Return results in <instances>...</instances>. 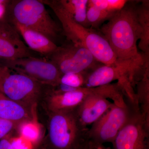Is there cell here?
<instances>
[{"mask_svg": "<svg viewBox=\"0 0 149 149\" xmlns=\"http://www.w3.org/2000/svg\"><path fill=\"white\" fill-rule=\"evenodd\" d=\"M0 149H15L9 135L0 141Z\"/></svg>", "mask_w": 149, "mask_h": 149, "instance_id": "24", "label": "cell"}, {"mask_svg": "<svg viewBox=\"0 0 149 149\" xmlns=\"http://www.w3.org/2000/svg\"><path fill=\"white\" fill-rule=\"evenodd\" d=\"M48 131L36 149H71L87 138L76 111L47 112Z\"/></svg>", "mask_w": 149, "mask_h": 149, "instance_id": "4", "label": "cell"}, {"mask_svg": "<svg viewBox=\"0 0 149 149\" xmlns=\"http://www.w3.org/2000/svg\"><path fill=\"white\" fill-rule=\"evenodd\" d=\"M93 144L94 149H111L109 148L105 147L104 145H96Z\"/></svg>", "mask_w": 149, "mask_h": 149, "instance_id": "27", "label": "cell"}, {"mask_svg": "<svg viewBox=\"0 0 149 149\" xmlns=\"http://www.w3.org/2000/svg\"><path fill=\"white\" fill-rule=\"evenodd\" d=\"M48 87L0 63V91L14 101L36 110Z\"/></svg>", "mask_w": 149, "mask_h": 149, "instance_id": "5", "label": "cell"}, {"mask_svg": "<svg viewBox=\"0 0 149 149\" xmlns=\"http://www.w3.org/2000/svg\"><path fill=\"white\" fill-rule=\"evenodd\" d=\"M74 21L84 27L89 26L87 18L88 0H59Z\"/></svg>", "mask_w": 149, "mask_h": 149, "instance_id": "17", "label": "cell"}, {"mask_svg": "<svg viewBox=\"0 0 149 149\" xmlns=\"http://www.w3.org/2000/svg\"><path fill=\"white\" fill-rule=\"evenodd\" d=\"M8 0H0V19L3 18Z\"/></svg>", "mask_w": 149, "mask_h": 149, "instance_id": "26", "label": "cell"}, {"mask_svg": "<svg viewBox=\"0 0 149 149\" xmlns=\"http://www.w3.org/2000/svg\"><path fill=\"white\" fill-rule=\"evenodd\" d=\"M89 72H82L62 74L59 83L73 88L84 87Z\"/></svg>", "mask_w": 149, "mask_h": 149, "instance_id": "20", "label": "cell"}, {"mask_svg": "<svg viewBox=\"0 0 149 149\" xmlns=\"http://www.w3.org/2000/svg\"><path fill=\"white\" fill-rule=\"evenodd\" d=\"M122 107L114 103L98 120L88 128L86 136L92 143L103 145L112 143L125 124L131 111V104Z\"/></svg>", "mask_w": 149, "mask_h": 149, "instance_id": "6", "label": "cell"}, {"mask_svg": "<svg viewBox=\"0 0 149 149\" xmlns=\"http://www.w3.org/2000/svg\"><path fill=\"white\" fill-rule=\"evenodd\" d=\"M115 13L108 11L100 9L93 6L88 5L87 11V18L89 26L97 27L102 22L109 20Z\"/></svg>", "mask_w": 149, "mask_h": 149, "instance_id": "19", "label": "cell"}, {"mask_svg": "<svg viewBox=\"0 0 149 149\" xmlns=\"http://www.w3.org/2000/svg\"><path fill=\"white\" fill-rule=\"evenodd\" d=\"M136 101L141 113L149 124V67L145 69L138 84Z\"/></svg>", "mask_w": 149, "mask_h": 149, "instance_id": "16", "label": "cell"}, {"mask_svg": "<svg viewBox=\"0 0 149 149\" xmlns=\"http://www.w3.org/2000/svg\"><path fill=\"white\" fill-rule=\"evenodd\" d=\"M92 91V88L82 87L72 92L56 93L49 87L42 100L47 112L72 111L76 109Z\"/></svg>", "mask_w": 149, "mask_h": 149, "instance_id": "12", "label": "cell"}, {"mask_svg": "<svg viewBox=\"0 0 149 149\" xmlns=\"http://www.w3.org/2000/svg\"><path fill=\"white\" fill-rule=\"evenodd\" d=\"M34 56L15 27L3 18L0 19V61Z\"/></svg>", "mask_w": 149, "mask_h": 149, "instance_id": "11", "label": "cell"}, {"mask_svg": "<svg viewBox=\"0 0 149 149\" xmlns=\"http://www.w3.org/2000/svg\"><path fill=\"white\" fill-rule=\"evenodd\" d=\"M137 13L139 23L142 29V34L139 47L146 55L148 56L149 49V2L143 1L137 6Z\"/></svg>", "mask_w": 149, "mask_h": 149, "instance_id": "18", "label": "cell"}, {"mask_svg": "<svg viewBox=\"0 0 149 149\" xmlns=\"http://www.w3.org/2000/svg\"><path fill=\"white\" fill-rule=\"evenodd\" d=\"M127 3L102 26L101 31L118 62L131 61L143 65L146 59L138 52L137 47L142 34L137 6Z\"/></svg>", "mask_w": 149, "mask_h": 149, "instance_id": "1", "label": "cell"}, {"mask_svg": "<svg viewBox=\"0 0 149 149\" xmlns=\"http://www.w3.org/2000/svg\"><path fill=\"white\" fill-rule=\"evenodd\" d=\"M113 103L98 93L97 88H92L89 94L76 109V114L80 123L85 128L92 125L109 109Z\"/></svg>", "mask_w": 149, "mask_h": 149, "instance_id": "13", "label": "cell"}, {"mask_svg": "<svg viewBox=\"0 0 149 149\" xmlns=\"http://www.w3.org/2000/svg\"><path fill=\"white\" fill-rule=\"evenodd\" d=\"M12 24L23 38L30 49L45 56L46 58L49 56L57 48L54 42L40 32L19 24Z\"/></svg>", "mask_w": 149, "mask_h": 149, "instance_id": "15", "label": "cell"}, {"mask_svg": "<svg viewBox=\"0 0 149 149\" xmlns=\"http://www.w3.org/2000/svg\"><path fill=\"white\" fill-rule=\"evenodd\" d=\"M0 63L49 87L58 85L62 75L57 67L46 58L29 57L3 61Z\"/></svg>", "mask_w": 149, "mask_h": 149, "instance_id": "9", "label": "cell"}, {"mask_svg": "<svg viewBox=\"0 0 149 149\" xmlns=\"http://www.w3.org/2000/svg\"><path fill=\"white\" fill-rule=\"evenodd\" d=\"M42 1L53 11L61 23L65 35L71 43L88 49L97 61L104 65L118 63L115 55L103 35L74 21L59 0Z\"/></svg>", "mask_w": 149, "mask_h": 149, "instance_id": "2", "label": "cell"}, {"mask_svg": "<svg viewBox=\"0 0 149 149\" xmlns=\"http://www.w3.org/2000/svg\"><path fill=\"white\" fill-rule=\"evenodd\" d=\"M57 67L62 74L93 71L97 60L88 49L82 46L69 45L58 47L47 58Z\"/></svg>", "mask_w": 149, "mask_h": 149, "instance_id": "8", "label": "cell"}, {"mask_svg": "<svg viewBox=\"0 0 149 149\" xmlns=\"http://www.w3.org/2000/svg\"><path fill=\"white\" fill-rule=\"evenodd\" d=\"M35 122L24 123L19 126L18 129L24 137L32 141L37 140L39 132Z\"/></svg>", "mask_w": 149, "mask_h": 149, "instance_id": "21", "label": "cell"}, {"mask_svg": "<svg viewBox=\"0 0 149 149\" xmlns=\"http://www.w3.org/2000/svg\"><path fill=\"white\" fill-rule=\"evenodd\" d=\"M107 11L110 12H117L124 7L128 1L125 0H107Z\"/></svg>", "mask_w": 149, "mask_h": 149, "instance_id": "23", "label": "cell"}, {"mask_svg": "<svg viewBox=\"0 0 149 149\" xmlns=\"http://www.w3.org/2000/svg\"><path fill=\"white\" fill-rule=\"evenodd\" d=\"M71 149H94L93 144L87 138Z\"/></svg>", "mask_w": 149, "mask_h": 149, "instance_id": "25", "label": "cell"}, {"mask_svg": "<svg viewBox=\"0 0 149 149\" xmlns=\"http://www.w3.org/2000/svg\"><path fill=\"white\" fill-rule=\"evenodd\" d=\"M39 0L8 1L3 18L11 24H17L40 32L54 42L60 28Z\"/></svg>", "mask_w": 149, "mask_h": 149, "instance_id": "3", "label": "cell"}, {"mask_svg": "<svg viewBox=\"0 0 149 149\" xmlns=\"http://www.w3.org/2000/svg\"><path fill=\"white\" fill-rule=\"evenodd\" d=\"M143 67L131 61L118 62L113 65L98 66L88 74L84 87L96 88L109 84L116 80H118L122 87H126L134 83Z\"/></svg>", "mask_w": 149, "mask_h": 149, "instance_id": "10", "label": "cell"}, {"mask_svg": "<svg viewBox=\"0 0 149 149\" xmlns=\"http://www.w3.org/2000/svg\"><path fill=\"white\" fill-rule=\"evenodd\" d=\"M18 128V125L15 123L0 118V141Z\"/></svg>", "mask_w": 149, "mask_h": 149, "instance_id": "22", "label": "cell"}, {"mask_svg": "<svg viewBox=\"0 0 149 149\" xmlns=\"http://www.w3.org/2000/svg\"><path fill=\"white\" fill-rule=\"evenodd\" d=\"M112 143L114 149H149V124L137 105L131 104L129 117Z\"/></svg>", "mask_w": 149, "mask_h": 149, "instance_id": "7", "label": "cell"}, {"mask_svg": "<svg viewBox=\"0 0 149 149\" xmlns=\"http://www.w3.org/2000/svg\"><path fill=\"white\" fill-rule=\"evenodd\" d=\"M36 111L14 101L0 91V118L15 123L19 127L24 123L35 122Z\"/></svg>", "mask_w": 149, "mask_h": 149, "instance_id": "14", "label": "cell"}]
</instances>
